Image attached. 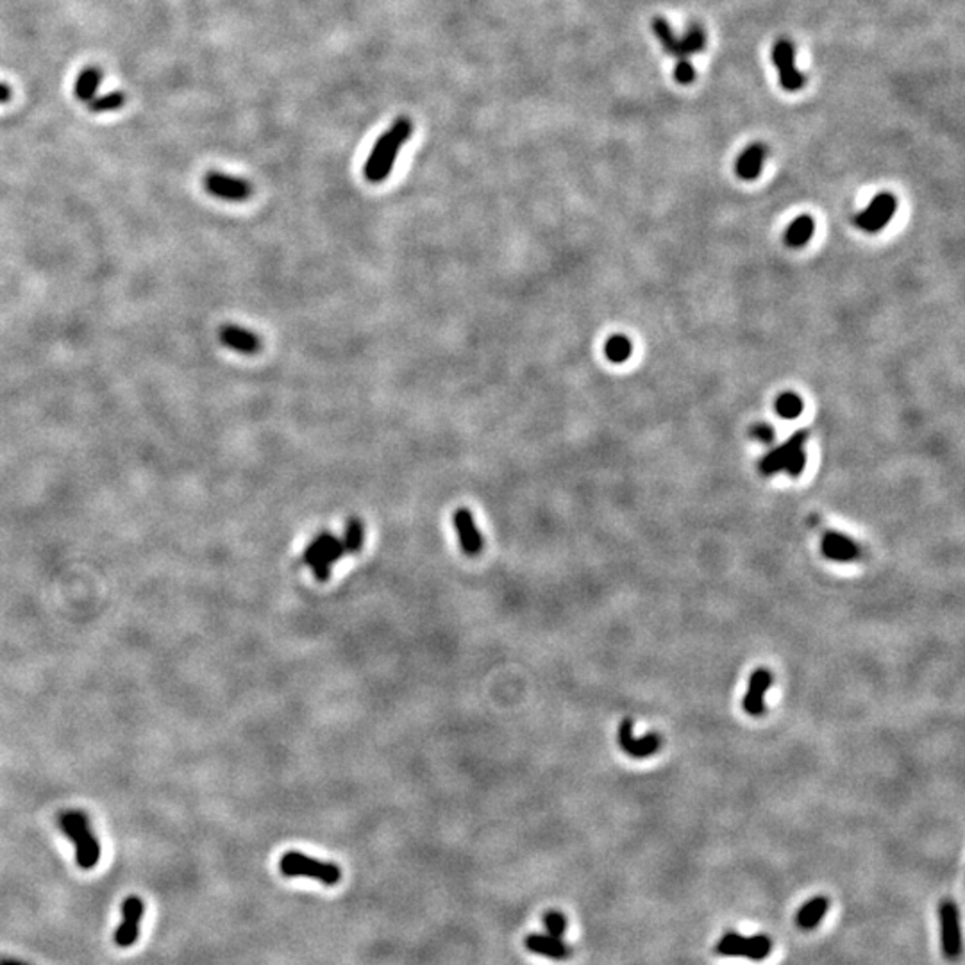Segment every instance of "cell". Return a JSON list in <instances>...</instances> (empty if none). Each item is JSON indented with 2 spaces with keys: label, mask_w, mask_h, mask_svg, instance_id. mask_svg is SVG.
Instances as JSON below:
<instances>
[{
  "label": "cell",
  "mask_w": 965,
  "mask_h": 965,
  "mask_svg": "<svg viewBox=\"0 0 965 965\" xmlns=\"http://www.w3.org/2000/svg\"><path fill=\"white\" fill-rule=\"evenodd\" d=\"M413 134V122L408 116L397 118L372 147L363 167V176L369 183H383L390 176L402 145Z\"/></svg>",
  "instance_id": "obj_1"
},
{
  "label": "cell",
  "mask_w": 965,
  "mask_h": 965,
  "mask_svg": "<svg viewBox=\"0 0 965 965\" xmlns=\"http://www.w3.org/2000/svg\"><path fill=\"white\" fill-rule=\"evenodd\" d=\"M61 832L74 842L76 862L85 870L96 868L100 859V844L90 828V821L81 810H65L60 815Z\"/></svg>",
  "instance_id": "obj_2"
},
{
  "label": "cell",
  "mask_w": 965,
  "mask_h": 965,
  "mask_svg": "<svg viewBox=\"0 0 965 965\" xmlns=\"http://www.w3.org/2000/svg\"><path fill=\"white\" fill-rule=\"evenodd\" d=\"M806 438H808L806 429L794 433L785 444L776 447L760 462V473L764 476H772L779 471H786L788 476L799 478L806 465V455H804Z\"/></svg>",
  "instance_id": "obj_3"
},
{
  "label": "cell",
  "mask_w": 965,
  "mask_h": 965,
  "mask_svg": "<svg viewBox=\"0 0 965 965\" xmlns=\"http://www.w3.org/2000/svg\"><path fill=\"white\" fill-rule=\"evenodd\" d=\"M651 29H653L655 36L660 40L664 51L669 52L671 56H675L677 61L679 60H688L690 56L699 54L706 47V34H704L701 25H690L683 38H676L671 23L666 18L657 16V18H653Z\"/></svg>",
  "instance_id": "obj_4"
},
{
  "label": "cell",
  "mask_w": 965,
  "mask_h": 965,
  "mask_svg": "<svg viewBox=\"0 0 965 965\" xmlns=\"http://www.w3.org/2000/svg\"><path fill=\"white\" fill-rule=\"evenodd\" d=\"M280 870L289 878H311L324 885H336L342 879V868L329 862H320L299 851H289L280 862Z\"/></svg>",
  "instance_id": "obj_5"
},
{
  "label": "cell",
  "mask_w": 965,
  "mask_h": 965,
  "mask_svg": "<svg viewBox=\"0 0 965 965\" xmlns=\"http://www.w3.org/2000/svg\"><path fill=\"white\" fill-rule=\"evenodd\" d=\"M772 63L785 92H799L804 87V76L795 67V49L788 40L781 38L774 43Z\"/></svg>",
  "instance_id": "obj_6"
},
{
  "label": "cell",
  "mask_w": 965,
  "mask_h": 965,
  "mask_svg": "<svg viewBox=\"0 0 965 965\" xmlns=\"http://www.w3.org/2000/svg\"><path fill=\"white\" fill-rule=\"evenodd\" d=\"M204 190L222 200L244 202L253 195V185L242 178L227 176L218 170H211L202 179Z\"/></svg>",
  "instance_id": "obj_7"
},
{
  "label": "cell",
  "mask_w": 965,
  "mask_h": 965,
  "mask_svg": "<svg viewBox=\"0 0 965 965\" xmlns=\"http://www.w3.org/2000/svg\"><path fill=\"white\" fill-rule=\"evenodd\" d=\"M145 914L142 897L129 896L122 903V923L115 932V944L118 948H131L140 939V926Z\"/></svg>",
  "instance_id": "obj_8"
},
{
  "label": "cell",
  "mask_w": 965,
  "mask_h": 965,
  "mask_svg": "<svg viewBox=\"0 0 965 965\" xmlns=\"http://www.w3.org/2000/svg\"><path fill=\"white\" fill-rule=\"evenodd\" d=\"M941 926H942V950L950 960H957L962 953V933H960V912L959 906L946 899L941 905Z\"/></svg>",
  "instance_id": "obj_9"
},
{
  "label": "cell",
  "mask_w": 965,
  "mask_h": 965,
  "mask_svg": "<svg viewBox=\"0 0 965 965\" xmlns=\"http://www.w3.org/2000/svg\"><path fill=\"white\" fill-rule=\"evenodd\" d=\"M896 209H897V198L892 193H879L870 200V204L864 211L859 213L857 224L860 229L868 233H878L890 222Z\"/></svg>",
  "instance_id": "obj_10"
},
{
  "label": "cell",
  "mask_w": 965,
  "mask_h": 965,
  "mask_svg": "<svg viewBox=\"0 0 965 965\" xmlns=\"http://www.w3.org/2000/svg\"><path fill=\"white\" fill-rule=\"evenodd\" d=\"M617 739H619L620 749L626 755H630L631 758H639V760L653 757L662 748V739L657 733L646 735L642 739H635V735H633V721L631 719H624L619 724V737Z\"/></svg>",
  "instance_id": "obj_11"
},
{
  "label": "cell",
  "mask_w": 965,
  "mask_h": 965,
  "mask_svg": "<svg viewBox=\"0 0 965 965\" xmlns=\"http://www.w3.org/2000/svg\"><path fill=\"white\" fill-rule=\"evenodd\" d=\"M772 673L767 667H758L748 681V692L744 695V712L751 717H762L767 712L766 694L771 688Z\"/></svg>",
  "instance_id": "obj_12"
},
{
  "label": "cell",
  "mask_w": 965,
  "mask_h": 965,
  "mask_svg": "<svg viewBox=\"0 0 965 965\" xmlns=\"http://www.w3.org/2000/svg\"><path fill=\"white\" fill-rule=\"evenodd\" d=\"M455 528H456V533H458V540H460V547L465 555L469 556H478L482 551V546H484V540H482V531L478 529L476 522H474V517L471 513V510L467 508H458L455 511Z\"/></svg>",
  "instance_id": "obj_13"
},
{
  "label": "cell",
  "mask_w": 965,
  "mask_h": 965,
  "mask_svg": "<svg viewBox=\"0 0 965 965\" xmlns=\"http://www.w3.org/2000/svg\"><path fill=\"white\" fill-rule=\"evenodd\" d=\"M821 551L828 560L839 562V564L857 562L860 558V555H862V551H860V547H859V544L855 540H851L850 537H846L842 533H837V531H828L823 537Z\"/></svg>",
  "instance_id": "obj_14"
},
{
  "label": "cell",
  "mask_w": 965,
  "mask_h": 965,
  "mask_svg": "<svg viewBox=\"0 0 965 965\" xmlns=\"http://www.w3.org/2000/svg\"><path fill=\"white\" fill-rule=\"evenodd\" d=\"M218 338L222 345L240 354H256L262 349L260 336L236 324L222 326L218 331Z\"/></svg>",
  "instance_id": "obj_15"
},
{
  "label": "cell",
  "mask_w": 965,
  "mask_h": 965,
  "mask_svg": "<svg viewBox=\"0 0 965 965\" xmlns=\"http://www.w3.org/2000/svg\"><path fill=\"white\" fill-rule=\"evenodd\" d=\"M767 156V147L760 142L751 143L737 160L735 172L742 181H753L760 176L764 161Z\"/></svg>",
  "instance_id": "obj_16"
},
{
  "label": "cell",
  "mask_w": 965,
  "mask_h": 965,
  "mask_svg": "<svg viewBox=\"0 0 965 965\" xmlns=\"http://www.w3.org/2000/svg\"><path fill=\"white\" fill-rule=\"evenodd\" d=\"M526 948L535 955H542L553 960H567L573 955V950L569 948V944H565L562 939L553 937V935H538V933L528 935Z\"/></svg>",
  "instance_id": "obj_17"
},
{
  "label": "cell",
  "mask_w": 965,
  "mask_h": 965,
  "mask_svg": "<svg viewBox=\"0 0 965 965\" xmlns=\"http://www.w3.org/2000/svg\"><path fill=\"white\" fill-rule=\"evenodd\" d=\"M100 81H102V69H98V67L83 69L81 74L76 79L74 96L83 104L92 102L96 96V90L100 87Z\"/></svg>",
  "instance_id": "obj_18"
},
{
  "label": "cell",
  "mask_w": 965,
  "mask_h": 965,
  "mask_svg": "<svg viewBox=\"0 0 965 965\" xmlns=\"http://www.w3.org/2000/svg\"><path fill=\"white\" fill-rule=\"evenodd\" d=\"M828 906H830V901L828 897L824 896H817L813 899H810L797 914V924L803 928V930H813L826 915L828 912Z\"/></svg>",
  "instance_id": "obj_19"
},
{
  "label": "cell",
  "mask_w": 965,
  "mask_h": 965,
  "mask_svg": "<svg viewBox=\"0 0 965 965\" xmlns=\"http://www.w3.org/2000/svg\"><path fill=\"white\" fill-rule=\"evenodd\" d=\"M813 231H815V224H813L812 216H808V215L797 216L786 229V234H785L786 245H790V247L806 245L812 240Z\"/></svg>",
  "instance_id": "obj_20"
},
{
  "label": "cell",
  "mask_w": 965,
  "mask_h": 965,
  "mask_svg": "<svg viewBox=\"0 0 965 965\" xmlns=\"http://www.w3.org/2000/svg\"><path fill=\"white\" fill-rule=\"evenodd\" d=\"M749 948V937H742L739 933H726L717 942V953L722 957H748Z\"/></svg>",
  "instance_id": "obj_21"
},
{
  "label": "cell",
  "mask_w": 965,
  "mask_h": 965,
  "mask_svg": "<svg viewBox=\"0 0 965 965\" xmlns=\"http://www.w3.org/2000/svg\"><path fill=\"white\" fill-rule=\"evenodd\" d=\"M631 342L628 336H622V335H613L611 338H608L606 345H604V354L606 358L611 362V363H624L630 360L631 356Z\"/></svg>",
  "instance_id": "obj_22"
},
{
  "label": "cell",
  "mask_w": 965,
  "mask_h": 965,
  "mask_svg": "<svg viewBox=\"0 0 965 965\" xmlns=\"http://www.w3.org/2000/svg\"><path fill=\"white\" fill-rule=\"evenodd\" d=\"M363 540H365V531H363V524L360 519H351L345 526V533H344V547H345V553L349 555H356L362 551L363 547Z\"/></svg>",
  "instance_id": "obj_23"
},
{
  "label": "cell",
  "mask_w": 965,
  "mask_h": 965,
  "mask_svg": "<svg viewBox=\"0 0 965 965\" xmlns=\"http://www.w3.org/2000/svg\"><path fill=\"white\" fill-rule=\"evenodd\" d=\"M331 537H333V535L327 533V531L317 535V537L313 538V542L306 547V551H304V555H302V562H304L306 565H309L311 569L318 567V564L322 562V558H324V555H326V549H327V544H329Z\"/></svg>",
  "instance_id": "obj_24"
},
{
  "label": "cell",
  "mask_w": 965,
  "mask_h": 965,
  "mask_svg": "<svg viewBox=\"0 0 965 965\" xmlns=\"http://www.w3.org/2000/svg\"><path fill=\"white\" fill-rule=\"evenodd\" d=\"M801 411H803V400H801L799 395H795L792 391H785L776 399V413L781 418L794 420V418H797L801 415Z\"/></svg>",
  "instance_id": "obj_25"
},
{
  "label": "cell",
  "mask_w": 965,
  "mask_h": 965,
  "mask_svg": "<svg viewBox=\"0 0 965 965\" xmlns=\"http://www.w3.org/2000/svg\"><path fill=\"white\" fill-rule=\"evenodd\" d=\"M124 104H125V94L124 92H111L107 96H96L87 106H88V109L92 113H107V111L120 109Z\"/></svg>",
  "instance_id": "obj_26"
},
{
  "label": "cell",
  "mask_w": 965,
  "mask_h": 965,
  "mask_svg": "<svg viewBox=\"0 0 965 965\" xmlns=\"http://www.w3.org/2000/svg\"><path fill=\"white\" fill-rule=\"evenodd\" d=\"M772 951V941L767 935H755V937H749V948H748V957L749 960L753 962H760L764 959H767L771 955Z\"/></svg>",
  "instance_id": "obj_27"
},
{
  "label": "cell",
  "mask_w": 965,
  "mask_h": 965,
  "mask_svg": "<svg viewBox=\"0 0 965 965\" xmlns=\"http://www.w3.org/2000/svg\"><path fill=\"white\" fill-rule=\"evenodd\" d=\"M544 924L547 930V935L562 939L567 933V917L560 910H549L544 915Z\"/></svg>",
  "instance_id": "obj_28"
},
{
  "label": "cell",
  "mask_w": 965,
  "mask_h": 965,
  "mask_svg": "<svg viewBox=\"0 0 965 965\" xmlns=\"http://www.w3.org/2000/svg\"><path fill=\"white\" fill-rule=\"evenodd\" d=\"M675 79L681 87H688L695 81V69L688 60H679L676 63Z\"/></svg>",
  "instance_id": "obj_29"
},
{
  "label": "cell",
  "mask_w": 965,
  "mask_h": 965,
  "mask_svg": "<svg viewBox=\"0 0 965 965\" xmlns=\"http://www.w3.org/2000/svg\"><path fill=\"white\" fill-rule=\"evenodd\" d=\"M751 435H753V438L760 440L762 444H771L772 440H774V429H772L771 426H767V424H758V426H755V427L751 429Z\"/></svg>",
  "instance_id": "obj_30"
},
{
  "label": "cell",
  "mask_w": 965,
  "mask_h": 965,
  "mask_svg": "<svg viewBox=\"0 0 965 965\" xmlns=\"http://www.w3.org/2000/svg\"><path fill=\"white\" fill-rule=\"evenodd\" d=\"M11 98V88L4 83H0V104H5Z\"/></svg>",
  "instance_id": "obj_31"
}]
</instances>
